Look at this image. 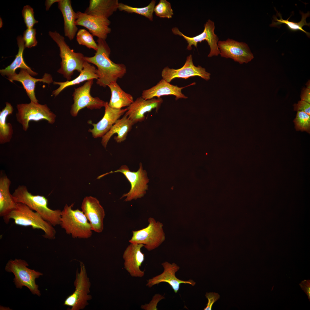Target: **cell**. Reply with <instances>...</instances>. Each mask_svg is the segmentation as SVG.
Returning a JSON list of instances; mask_svg holds the SVG:
<instances>
[{"label": "cell", "instance_id": "cell-1", "mask_svg": "<svg viewBox=\"0 0 310 310\" xmlns=\"http://www.w3.org/2000/svg\"><path fill=\"white\" fill-rule=\"evenodd\" d=\"M97 42L98 49L94 55L85 57L84 60L97 66L98 78L96 84L105 88L122 78L126 72V68L124 64L116 63L111 60V49L105 40L98 38Z\"/></svg>", "mask_w": 310, "mask_h": 310}, {"label": "cell", "instance_id": "cell-2", "mask_svg": "<svg viewBox=\"0 0 310 310\" xmlns=\"http://www.w3.org/2000/svg\"><path fill=\"white\" fill-rule=\"evenodd\" d=\"M12 195L17 203L25 204L54 226L60 224L61 210L50 208L48 200L44 196L32 194L24 185L18 186Z\"/></svg>", "mask_w": 310, "mask_h": 310}, {"label": "cell", "instance_id": "cell-3", "mask_svg": "<svg viewBox=\"0 0 310 310\" xmlns=\"http://www.w3.org/2000/svg\"><path fill=\"white\" fill-rule=\"evenodd\" d=\"M11 219L13 220L16 225L41 230L45 239L53 240L55 238L56 232L54 226L24 204L18 203L16 208L8 216L5 223L8 224Z\"/></svg>", "mask_w": 310, "mask_h": 310}, {"label": "cell", "instance_id": "cell-4", "mask_svg": "<svg viewBox=\"0 0 310 310\" xmlns=\"http://www.w3.org/2000/svg\"><path fill=\"white\" fill-rule=\"evenodd\" d=\"M73 205H65L61 210L59 225L73 238L88 239L92 235L91 225L82 211L72 209Z\"/></svg>", "mask_w": 310, "mask_h": 310}, {"label": "cell", "instance_id": "cell-5", "mask_svg": "<svg viewBox=\"0 0 310 310\" xmlns=\"http://www.w3.org/2000/svg\"><path fill=\"white\" fill-rule=\"evenodd\" d=\"M49 34L59 49L61 61V67L57 72L63 75L67 81H70L74 71L80 73L82 70L85 57L83 54L74 52L71 49L65 42L64 37L56 31H49Z\"/></svg>", "mask_w": 310, "mask_h": 310}, {"label": "cell", "instance_id": "cell-6", "mask_svg": "<svg viewBox=\"0 0 310 310\" xmlns=\"http://www.w3.org/2000/svg\"><path fill=\"white\" fill-rule=\"evenodd\" d=\"M18 113L16 117L17 121L26 131L31 121L38 122L46 120L50 124H53L56 116L46 104H41L30 101L29 103H21L16 105Z\"/></svg>", "mask_w": 310, "mask_h": 310}, {"label": "cell", "instance_id": "cell-7", "mask_svg": "<svg viewBox=\"0 0 310 310\" xmlns=\"http://www.w3.org/2000/svg\"><path fill=\"white\" fill-rule=\"evenodd\" d=\"M28 266L25 260L15 259L14 260H9L5 266V270L12 272L15 277L14 282L17 288H22L23 286L27 287L33 294L39 296L40 295L38 289V286L36 284L35 279L43 274L40 272L27 267Z\"/></svg>", "mask_w": 310, "mask_h": 310}, {"label": "cell", "instance_id": "cell-8", "mask_svg": "<svg viewBox=\"0 0 310 310\" xmlns=\"http://www.w3.org/2000/svg\"><path fill=\"white\" fill-rule=\"evenodd\" d=\"M147 226L132 231V236L129 241L131 243L142 244L148 251L158 247L165 240L163 225L152 217L148 219Z\"/></svg>", "mask_w": 310, "mask_h": 310}, {"label": "cell", "instance_id": "cell-9", "mask_svg": "<svg viewBox=\"0 0 310 310\" xmlns=\"http://www.w3.org/2000/svg\"><path fill=\"white\" fill-rule=\"evenodd\" d=\"M80 262V271L79 273L78 270H77L74 282L75 290L67 297L64 302V305L71 307L70 310L83 309L88 305V301L92 299L91 296L88 294L91 283L87 276L84 264Z\"/></svg>", "mask_w": 310, "mask_h": 310}, {"label": "cell", "instance_id": "cell-10", "mask_svg": "<svg viewBox=\"0 0 310 310\" xmlns=\"http://www.w3.org/2000/svg\"><path fill=\"white\" fill-rule=\"evenodd\" d=\"M117 172L123 174L130 182L131 186L129 191L123 194L120 199L126 197L124 201L129 202L133 199L136 200L141 198L144 196L146 193V190L148 189L147 184L149 182V179L147 177L146 172L143 170L141 163H140L139 168L136 172L131 171L127 165H123L119 169L101 175L98 178L100 179L110 173Z\"/></svg>", "mask_w": 310, "mask_h": 310}, {"label": "cell", "instance_id": "cell-11", "mask_svg": "<svg viewBox=\"0 0 310 310\" xmlns=\"http://www.w3.org/2000/svg\"><path fill=\"white\" fill-rule=\"evenodd\" d=\"M93 80H88L82 86L74 88L72 94L74 103L70 111L73 117H76L79 111L85 107L93 110L104 107L106 102L98 97H93L90 94Z\"/></svg>", "mask_w": 310, "mask_h": 310}, {"label": "cell", "instance_id": "cell-12", "mask_svg": "<svg viewBox=\"0 0 310 310\" xmlns=\"http://www.w3.org/2000/svg\"><path fill=\"white\" fill-rule=\"evenodd\" d=\"M215 29L214 22L209 19L204 24V29L203 32L195 36L190 37L184 35L176 27L172 28V31L174 34L182 36L188 44L187 49L189 50L192 49V45L197 47L198 42L206 40L210 48V52L208 57H211L213 56H217L220 54L217 44L219 38L214 33Z\"/></svg>", "mask_w": 310, "mask_h": 310}, {"label": "cell", "instance_id": "cell-13", "mask_svg": "<svg viewBox=\"0 0 310 310\" xmlns=\"http://www.w3.org/2000/svg\"><path fill=\"white\" fill-rule=\"evenodd\" d=\"M218 48L221 57L231 58L240 64L247 63L254 58L253 54L246 43L230 38L219 40Z\"/></svg>", "mask_w": 310, "mask_h": 310}, {"label": "cell", "instance_id": "cell-14", "mask_svg": "<svg viewBox=\"0 0 310 310\" xmlns=\"http://www.w3.org/2000/svg\"><path fill=\"white\" fill-rule=\"evenodd\" d=\"M162 79L170 83L176 78L187 79L191 77L199 76L207 81L210 79V74L206 71L205 68L193 64L192 55L187 57L185 62L182 67L178 69H170L168 66L164 68L161 73Z\"/></svg>", "mask_w": 310, "mask_h": 310}, {"label": "cell", "instance_id": "cell-15", "mask_svg": "<svg viewBox=\"0 0 310 310\" xmlns=\"http://www.w3.org/2000/svg\"><path fill=\"white\" fill-rule=\"evenodd\" d=\"M77 13L78 18L75 22L77 26H83L88 29L93 36L106 40L111 31L109 27L111 22L108 19L80 11Z\"/></svg>", "mask_w": 310, "mask_h": 310}, {"label": "cell", "instance_id": "cell-16", "mask_svg": "<svg viewBox=\"0 0 310 310\" xmlns=\"http://www.w3.org/2000/svg\"><path fill=\"white\" fill-rule=\"evenodd\" d=\"M81 208L89 221L92 231L101 232L104 229L105 213L98 200L91 196H86L82 201Z\"/></svg>", "mask_w": 310, "mask_h": 310}, {"label": "cell", "instance_id": "cell-17", "mask_svg": "<svg viewBox=\"0 0 310 310\" xmlns=\"http://www.w3.org/2000/svg\"><path fill=\"white\" fill-rule=\"evenodd\" d=\"M144 246L142 244L131 243L123 253L124 268L132 277L142 278L144 275V271L140 269L145 259L144 254L141 251Z\"/></svg>", "mask_w": 310, "mask_h": 310}, {"label": "cell", "instance_id": "cell-18", "mask_svg": "<svg viewBox=\"0 0 310 310\" xmlns=\"http://www.w3.org/2000/svg\"><path fill=\"white\" fill-rule=\"evenodd\" d=\"M164 268L163 272L161 274L154 277L147 281L146 286L149 288L162 282L168 283L173 290L175 293L178 291L181 284H189L194 286L195 282L192 280H181L175 276V273L179 270L180 267L175 263L170 264L165 261L161 264Z\"/></svg>", "mask_w": 310, "mask_h": 310}, {"label": "cell", "instance_id": "cell-19", "mask_svg": "<svg viewBox=\"0 0 310 310\" xmlns=\"http://www.w3.org/2000/svg\"><path fill=\"white\" fill-rule=\"evenodd\" d=\"M162 102L163 100L160 98L145 100L140 97L127 107V110L125 115L134 125L144 121L145 119V114L153 109H158Z\"/></svg>", "mask_w": 310, "mask_h": 310}, {"label": "cell", "instance_id": "cell-20", "mask_svg": "<svg viewBox=\"0 0 310 310\" xmlns=\"http://www.w3.org/2000/svg\"><path fill=\"white\" fill-rule=\"evenodd\" d=\"M104 107V114L102 118L96 123H91L93 128L88 130L94 138L102 137L104 135L127 110V108L117 109L111 108L107 102Z\"/></svg>", "mask_w": 310, "mask_h": 310}, {"label": "cell", "instance_id": "cell-21", "mask_svg": "<svg viewBox=\"0 0 310 310\" xmlns=\"http://www.w3.org/2000/svg\"><path fill=\"white\" fill-rule=\"evenodd\" d=\"M7 77L11 82L16 81L21 83L30 101L35 103L38 102L34 92L36 83L39 82L49 84L53 82V77L50 74L45 73L42 78H36L32 77L26 69H20L18 74L16 72Z\"/></svg>", "mask_w": 310, "mask_h": 310}, {"label": "cell", "instance_id": "cell-22", "mask_svg": "<svg viewBox=\"0 0 310 310\" xmlns=\"http://www.w3.org/2000/svg\"><path fill=\"white\" fill-rule=\"evenodd\" d=\"M195 84L193 83L186 86L179 87L162 79L155 86L143 91L141 96L144 99L149 100L155 97L159 98L163 96L173 95L175 96L176 100L180 98L186 99L187 97L182 93V90L187 86Z\"/></svg>", "mask_w": 310, "mask_h": 310}, {"label": "cell", "instance_id": "cell-23", "mask_svg": "<svg viewBox=\"0 0 310 310\" xmlns=\"http://www.w3.org/2000/svg\"><path fill=\"white\" fill-rule=\"evenodd\" d=\"M10 179L1 173L0 177V216L5 222L10 213L16 207L17 203L9 191Z\"/></svg>", "mask_w": 310, "mask_h": 310}, {"label": "cell", "instance_id": "cell-24", "mask_svg": "<svg viewBox=\"0 0 310 310\" xmlns=\"http://www.w3.org/2000/svg\"><path fill=\"white\" fill-rule=\"evenodd\" d=\"M58 8L61 11L64 19V30L65 36L70 40L74 38L78 28L75 21L78 18L77 12L73 10L70 0H59Z\"/></svg>", "mask_w": 310, "mask_h": 310}, {"label": "cell", "instance_id": "cell-25", "mask_svg": "<svg viewBox=\"0 0 310 310\" xmlns=\"http://www.w3.org/2000/svg\"><path fill=\"white\" fill-rule=\"evenodd\" d=\"M133 125L132 121L125 114L122 118L117 120L110 130L102 137V145L106 148L110 139L115 133L117 134V136L114 137V139L117 143L124 142L126 140Z\"/></svg>", "mask_w": 310, "mask_h": 310}, {"label": "cell", "instance_id": "cell-26", "mask_svg": "<svg viewBox=\"0 0 310 310\" xmlns=\"http://www.w3.org/2000/svg\"><path fill=\"white\" fill-rule=\"evenodd\" d=\"M79 76L75 79L65 82H53V84L59 85V87L53 91L52 95L57 96L65 88L79 84L85 81L98 78L97 69L93 65H91L86 61H84L82 70L80 73Z\"/></svg>", "mask_w": 310, "mask_h": 310}, {"label": "cell", "instance_id": "cell-27", "mask_svg": "<svg viewBox=\"0 0 310 310\" xmlns=\"http://www.w3.org/2000/svg\"><path fill=\"white\" fill-rule=\"evenodd\" d=\"M118 0H90L84 13L108 19L118 8Z\"/></svg>", "mask_w": 310, "mask_h": 310}, {"label": "cell", "instance_id": "cell-28", "mask_svg": "<svg viewBox=\"0 0 310 310\" xmlns=\"http://www.w3.org/2000/svg\"><path fill=\"white\" fill-rule=\"evenodd\" d=\"M17 40L18 51L15 58L12 62L4 69H0V73L3 76H8L16 73V70L19 68L26 69L32 76H35L38 73L32 71L25 62L23 58V53L25 48V42L23 36H18Z\"/></svg>", "mask_w": 310, "mask_h": 310}, {"label": "cell", "instance_id": "cell-29", "mask_svg": "<svg viewBox=\"0 0 310 310\" xmlns=\"http://www.w3.org/2000/svg\"><path fill=\"white\" fill-rule=\"evenodd\" d=\"M111 92L109 106L111 108L121 109L128 106L133 102V96L122 90L117 82H112L108 86Z\"/></svg>", "mask_w": 310, "mask_h": 310}, {"label": "cell", "instance_id": "cell-30", "mask_svg": "<svg viewBox=\"0 0 310 310\" xmlns=\"http://www.w3.org/2000/svg\"><path fill=\"white\" fill-rule=\"evenodd\" d=\"M6 106L0 112V144L10 142L13 134V127L10 123H7V117L12 114L13 108L10 103L5 102Z\"/></svg>", "mask_w": 310, "mask_h": 310}, {"label": "cell", "instance_id": "cell-31", "mask_svg": "<svg viewBox=\"0 0 310 310\" xmlns=\"http://www.w3.org/2000/svg\"><path fill=\"white\" fill-rule=\"evenodd\" d=\"M300 12L302 17L301 20L298 22L289 21L288 19L286 20H283L282 18L281 14L277 12L278 15L280 17V19H278L274 16L273 17L274 20L272 21V23L270 26L271 27H276L282 24H285L290 30L293 31L301 30L305 33L307 36L309 37L310 33L304 30L302 27L304 26H310V23H307L306 21L307 18L310 16V12L308 11L306 13H304L301 11Z\"/></svg>", "mask_w": 310, "mask_h": 310}, {"label": "cell", "instance_id": "cell-32", "mask_svg": "<svg viewBox=\"0 0 310 310\" xmlns=\"http://www.w3.org/2000/svg\"><path fill=\"white\" fill-rule=\"evenodd\" d=\"M156 1L152 0L147 6L142 7H133L122 3H119L118 9L121 11L128 13H135L148 18L150 20H153V13Z\"/></svg>", "mask_w": 310, "mask_h": 310}, {"label": "cell", "instance_id": "cell-33", "mask_svg": "<svg viewBox=\"0 0 310 310\" xmlns=\"http://www.w3.org/2000/svg\"><path fill=\"white\" fill-rule=\"evenodd\" d=\"M93 36L84 29H81L78 31L76 40L79 44L85 46L89 49L96 51L98 45L94 41Z\"/></svg>", "mask_w": 310, "mask_h": 310}, {"label": "cell", "instance_id": "cell-34", "mask_svg": "<svg viewBox=\"0 0 310 310\" xmlns=\"http://www.w3.org/2000/svg\"><path fill=\"white\" fill-rule=\"evenodd\" d=\"M295 127L297 131H306L310 133V116L306 113L301 111L297 112L296 117L294 120Z\"/></svg>", "mask_w": 310, "mask_h": 310}, {"label": "cell", "instance_id": "cell-35", "mask_svg": "<svg viewBox=\"0 0 310 310\" xmlns=\"http://www.w3.org/2000/svg\"><path fill=\"white\" fill-rule=\"evenodd\" d=\"M154 12L157 16L160 18L170 19L174 14L170 3L166 0H160L155 6Z\"/></svg>", "mask_w": 310, "mask_h": 310}, {"label": "cell", "instance_id": "cell-36", "mask_svg": "<svg viewBox=\"0 0 310 310\" xmlns=\"http://www.w3.org/2000/svg\"><path fill=\"white\" fill-rule=\"evenodd\" d=\"M34 13L33 9L30 5H26L24 7L22 10V16L28 28H33L34 24L38 22L35 19Z\"/></svg>", "mask_w": 310, "mask_h": 310}, {"label": "cell", "instance_id": "cell-37", "mask_svg": "<svg viewBox=\"0 0 310 310\" xmlns=\"http://www.w3.org/2000/svg\"><path fill=\"white\" fill-rule=\"evenodd\" d=\"M36 29L28 28L24 31L23 38L25 42V47L29 48L36 46L37 41L36 39Z\"/></svg>", "mask_w": 310, "mask_h": 310}, {"label": "cell", "instance_id": "cell-38", "mask_svg": "<svg viewBox=\"0 0 310 310\" xmlns=\"http://www.w3.org/2000/svg\"><path fill=\"white\" fill-rule=\"evenodd\" d=\"M163 297L159 294H156L153 297L152 300L147 304L142 305L141 308L145 310H157L156 306L158 302L163 298Z\"/></svg>", "mask_w": 310, "mask_h": 310}, {"label": "cell", "instance_id": "cell-39", "mask_svg": "<svg viewBox=\"0 0 310 310\" xmlns=\"http://www.w3.org/2000/svg\"><path fill=\"white\" fill-rule=\"evenodd\" d=\"M205 296L208 299V301L206 307L204 310H211L214 303L217 301L220 298L219 294L215 292H207Z\"/></svg>", "mask_w": 310, "mask_h": 310}, {"label": "cell", "instance_id": "cell-40", "mask_svg": "<svg viewBox=\"0 0 310 310\" xmlns=\"http://www.w3.org/2000/svg\"><path fill=\"white\" fill-rule=\"evenodd\" d=\"M293 106L294 111L304 112L310 115V103L301 100L294 104Z\"/></svg>", "mask_w": 310, "mask_h": 310}, {"label": "cell", "instance_id": "cell-41", "mask_svg": "<svg viewBox=\"0 0 310 310\" xmlns=\"http://www.w3.org/2000/svg\"><path fill=\"white\" fill-rule=\"evenodd\" d=\"M301 100L310 103V89L307 88H303L300 95Z\"/></svg>", "mask_w": 310, "mask_h": 310}, {"label": "cell", "instance_id": "cell-42", "mask_svg": "<svg viewBox=\"0 0 310 310\" xmlns=\"http://www.w3.org/2000/svg\"><path fill=\"white\" fill-rule=\"evenodd\" d=\"M59 0H47L46 1V9L48 10L52 5L55 3L58 2Z\"/></svg>", "mask_w": 310, "mask_h": 310}, {"label": "cell", "instance_id": "cell-43", "mask_svg": "<svg viewBox=\"0 0 310 310\" xmlns=\"http://www.w3.org/2000/svg\"><path fill=\"white\" fill-rule=\"evenodd\" d=\"M310 80H309L307 82V83L306 84V86H307L306 88H307L310 89Z\"/></svg>", "mask_w": 310, "mask_h": 310}]
</instances>
